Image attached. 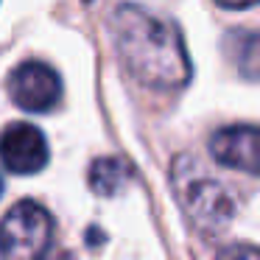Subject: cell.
Segmentation results:
<instances>
[{
  "label": "cell",
  "mask_w": 260,
  "mask_h": 260,
  "mask_svg": "<svg viewBox=\"0 0 260 260\" xmlns=\"http://www.w3.org/2000/svg\"><path fill=\"white\" fill-rule=\"evenodd\" d=\"M132 168L120 157H101L90 165V187L98 196H115L129 182Z\"/></svg>",
  "instance_id": "ba28073f"
},
{
  "label": "cell",
  "mask_w": 260,
  "mask_h": 260,
  "mask_svg": "<svg viewBox=\"0 0 260 260\" xmlns=\"http://www.w3.org/2000/svg\"><path fill=\"white\" fill-rule=\"evenodd\" d=\"M218 260H260V249L254 246H230L218 254Z\"/></svg>",
  "instance_id": "9c48e42d"
},
{
  "label": "cell",
  "mask_w": 260,
  "mask_h": 260,
  "mask_svg": "<svg viewBox=\"0 0 260 260\" xmlns=\"http://www.w3.org/2000/svg\"><path fill=\"white\" fill-rule=\"evenodd\" d=\"M210 154L215 162L246 174H260V126H226L210 137Z\"/></svg>",
  "instance_id": "8992f818"
},
{
  "label": "cell",
  "mask_w": 260,
  "mask_h": 260,
  "mask_svg": "<svg viewBox=\"0 0 260 260\" xmlns=\"http://www.w3.org/2000/svg\"><path fill=\"white\" fill-rule=\"evenodd\" d=\"M51 260H76V257H73V254H70V252H56V254H53Z\"/></svg>",
  "instance_id": "30bf717a"
},
{
  "label": "cell",
  "mask_w": 260,
  "mask_h": 260,
  "mask_svg": "<svg viewBox=\"0 0 260 260\" xmlns=\"http://www.w3.org/2000/svg\"><path fill=\"white\" fill-rule=\"evenodd\" d=\"M0 159L12 174H37L48 165V140L31 123H9L0 132Z\"/></svg>",
  "instance_id": "5b68a950"
},
{
  "label": "cell",
  "mask_w": 260,
  "mask_h": 260,
  "mask_svg": "<svg viewBox=\"0 0 260 260\" xmlns=\"http://www.w3.org/2000/svg\"><path fill=\"white\" fill-rule=\"evenodd\" d=\"M224 53L246 79H260V31H230L224 37Z\"/></svg>",
  "instance_id": "52a82bcc"
},
{
  "label": "cell",
  "mask_w": 260,
  "mask_h": 260,
  "mask_svg": "<svg viewBox=\"0 0 260 260\" xmlns=\"http://www.w3.org/2000/svg\"><path fill=\"white\" fill-rule=\"evenodd\" d=\"M0 193H3V179H0Z\"/></svg>",
  "instance_id": "8fae6325"
},
{
  "label": "cell",
  "mask_w": 260,
  "mask_h": 260,
  "mask_svg": "<svg viewBox=\"0 0 260 260\" xmlns=\"http://www.w3.org/2000/svg\"><path fill=\"white\" fill-rule=\"evenodd\" d=\"M174 179H176V193H179L182 210L202 232H221L232 221L235 199L226 193V187L221 182L210 179L204 174L185 176L179 168L174 171Z\"/></svg>",
  "instance_id": "3957f363"
},
{
  "label": "cell",
  "mask_w": 260,
  "mask_h": 260,
  "mask_svg": "<svg viewBox=\"0 0 260 260\" xmlns=\"http://www.w3.org/2000/svg\"><path fill=\"white\" fill-rule=\"evenodd\" d=\"M6 87L12 101L25 112H48L51 107H56L62 95V79L56 76V70L42 62H25L12 70Z\"/></svg>",
  "instance_id": "277c9868"
},
{
  "label": "cell",
  "mask_w": 260,
  "mask_h": 260,
  "mask_svg": "<svg viewBox=\"0 0 260 260\" xmlns=\"http://www.w3.org/2000/svg\"><path fill=\"white\" fill-rule=\"evenodd\" d=\"M53 238V218L42 204L17 202L0 221L3 260H42Z\"/></svg>",
  "instance_id": "7a4b0ae2"
},
{
  "label": "cell",
  "mask_w": 260,
  "mask_h": 260,
  "mask_svg": "<svg viewBox=\"0 0 260 260\" xmlns=\"http://www.w3.org/2000/svg\"><path fill=\"white\" fill-rule=\"evenodd\" d=\"M112 34L120 62L140 84L151 90H179L190 81V59L174 23L140 6H118Z\"/></svg>",
  "instance_id": "6da1fadb"
}]
</instances>
